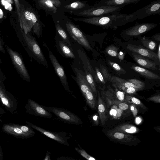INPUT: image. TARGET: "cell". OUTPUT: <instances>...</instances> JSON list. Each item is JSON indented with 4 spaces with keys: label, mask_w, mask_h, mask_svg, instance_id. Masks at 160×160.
Listing matches in <instances>:
<instances>
[{
    "label": "cell",
    "mask_w": 160,
    "mask_h": 160,
    "mask_svg": "<svg viewBox=\"0 0 160 160\" xmlns=\"http://www.w3.org/2000/svg\"><path fill=\"white\" fill-rule=\"evenodd\" d=\"M117 12L106 16L85 18H75V21H81L97 26L104 29H117L119 27L137 20L134 12L131 14H122Z\"/></svg>",
    "instance_id": "1"
},
{
    "label": "cell",
    "mask_w": 160,
    "mask_h": 160,
    "mask_svg": "<svg viewBox=\"0 0 160 160\" xmlns=\"http://www.w3.org/2000/svg\"><path fill=\"white\" fill-rule=\"evenodd\" d=\"M76 77L72 76L79 86L81 91L85 98L86 102L92 109H96V96L88 83L85 73L77 68L75 69Z\"/></svg>",
    "instance_id": "2"
},
{
    "label": "cell",
    "mask_w": 160,
    "mask_h": 160,
    "mask_svg": "<svg viewBox=\"0 0 160 160\" xmlns=\"http://www.w3.org/2000/svg\"><path fill=\"white\" fill-rule=\"evenodd\" d=\"M157 23H137L134 25L123 30L120 35L125 41L135 38H140L141 36L155 28Z\"/></svg>",
    "instance_id": "3"
},
{
    "label": "cell",
    "mask_w": 160,
    "mask_h": 160,
    "mask_svg": "<svg viewBox=\"0 0 160 160\" xmlns=\"http://www.w3.org/2000/svg\"><path fill=\"white\" fill-rule=\"evenodd\" d=\"M124 7L99 6L94 7L74 14L77 16L88 18L99 17L106 16L117 12H120Z\"/></svg>",
    "instance_id": "4"
},
{
    "label": "cell",
    "mask_w": 160,
    "mask_h": 160,
    "mask_svg": "<svg viewBox=\"0 0 160 160\" xmlns=\"http://www.w3.org/2000/svg\"><path fill=\"white\" fill-rule=\"evenodd\" d=\"M42 106L48 111L53 113L65 123L75 125L82 123L81 120L77 115L67 109L59 108Z\"/></svg>",
    "instance_id": "5"
},
{
    "label": "cell",
    "mask_w": 160,
    "mask_h": 160,
    "mask_svg": "<svg viewBox=\"0 0 160 160\" xmlns=\"http://www.w3.org/2000/svg\"><path fill=\"white\" fill-rule=\"evenodd\" d=\"M21 31L28 48L37 58V60L40 63L48 68L46 60L35 38L30 35L28 33L25 34L22 29Z\"/></svg>",
    "instance_id": "6"
},
{
    "label": "cell",
    "mask_w": 160,
    "mask_h": 160,
    "mask_svg": "<svg viewBox=\"0 0 160 160\" xmlns=\"http://www.w3.org/2000/svg\"><path fill=\"white\" fill-rule=\"evenodd\" d=\"M47 48L48 50V56L50 61L64 89L69 93L75 99H76V97L73 93L72 92L70 89L67 80V76L62 67L60 64L55 56L48 47H47Z\"/></svg>",
    "instance_id": "7"
},
{
    "label": "cell",
    "mask_w": 160,
    "mask_h": 160,
    "mask_svg": "<svg viewBox=\"0 0 160 160\" xmlns=\"http://www.w3.org/2000/svg\"><path fill=\"white\" fill-rule=\"evenodd\" d=\"M7 50L14 66L20 76L24 80L30 82V76L19 55L8 46Z\"/></svg>",
    "instance_id": "8"
},
{
    "label": "cell",
    "mask_w": 160,
    "mask_h": 160,
    "mask_svg": "<svg viewBox=\"0 0 160 160\" xmlns=\"http://www.w3.org/2000/svg\"><path fill=\"white\" fill-rule=\"evenodd\" d=\"M65 25L68 32L72 38L88 50H92L87 38L78 28L70 22H67Z\"/></svg>",
    "instance_id": "9"
},
{
    "label": "cell",
    "mask_w": 160,
    "mask_h": 160,
    "mask_svg": "<svg viewBox=\"0 0 160 160\" xmlns=\"http://www.w3.org/2000/svg\"><path fill=\"white\" fill-rule=\"evenodd\" d=\"M137 20H140L151 15L160 14V0H155L147 6L134 12Z\"/></svg>",
    "instance_id": "10"
},
{
    "label": "cell",
    "mask_w": 160,
    "mask_h": 160,
    "mask_svg": "<svg viewBox=\"0 0 160 160\" xmlns=\"http://www.w3.org/2000/svg\"><path fill=\"white\" fill-rule=\"evenodd\" d=\"M25 108L26 112L30 114L46 118H51L52 117V115L50 112L31 99L28 100Z\"/></svg>",
    "instance_id": "11"
},
{
    "label": "cell",
    "mask_w": 160,
    "mask_h": 160,
    "mask_svg": "<svg viewBox=\"0 0 160 160\" xmlns=\"http://www.w3.org/2000/svg\"><path fill=\"white\" fill-rule=\"evenodd\" d=\"M0 100L9 112H12L17 109V103L15 97L6 90L3 83L0 85Z\"/></svg>",
    "instance_id": "12"
},
{
    "label": "cell",
    "mask_w": 160,
    "mask_h": 160,
    "mask_svg": "<svg viewBox=\"0 0 160 160\" xmlns=\"http://www.w3.org/2000/svg\"><path fill=\"white\" fill-rule=\"evenodd\" d=\"M128 50L138 53L141 55L148 58L155 62L157 64H159V60L157 53L151 51L141 45L135 46L131 44H128L126 46Z\"/></svg>",
    "instance_id": "13"
},
{
    "label": "cell",
    "mask_w": 160,
    "mask_h": 160,
    "mask_svg": "<svg viewBox=\"0 0 160 160\" xmlns=\"http://www.w3.org/2000/svg\"><path fill=\"white\" fill-rule=\"evenodd\" d=\"M20 12L22 29L24 33L27 34L33 27L30 9H25L22 5L20 4Z\"/></svg>",
    "instance_id": "14"
},
{
    "label": "cell",
    "mask_w": 160,
    "mask_h": 160,
    "mask_svg": "<svg viewBox=\"0 0 160 160\" xmlns=\"http://www.w3.org/2000/svg\"><path fill=\"white\" fill-rule=\"evenodd\" d=\"M2 130L4 132L16 138L22 139L30 138L28 135L17 127L15 124H4L2 127Z\"/></svg>",
    "instance_id": "15"
},
{
    "label": "cell",
    "mask_w": 160,
    "mask_h": 160,
    "mask_svg": "<svg viewBox=\"0 0 160 160\" xmlns=\"http://www.w3.org/2000/svg\"><path fill=\"white\" fill-rule=\"evenodd\" d=\"M132 56L134 61L143 68L152 70L158 69L157 64L150 59L135 52H132Z\"/></svg>",
    "instance_id": "16"
},
{
    "label": "cell",
    "mask_w": 160,
    "mask_h": 160,
    "mask_svg": "<svg viewBox=\"0 0 160 160\" xmlns=\"http://www.w3.org/2000/svg\"><path fill=\"white\" fill-rule=\"evenodd\" d=\"M108 136L113 139L122 142H130L135 141L136 138L130 134L112 130L108 132Z\"/></svg>",
    "instance_id": "17"
},
{
    "label": "cell",
    "mask_w": 160,
    "mask_h": 160,
    "mask_svg": "<svg viewBox=\"0 0 160 160\" xmlns=\"http://www.w3.org/2000/svg\"><path fill=\"white\" fill-rule=\"evenodd\" d=\"M26 123L32 128L40 132L48 137L61 143H65V142L63 138L58 133L46 130L28 121H26Z\"/></svg>",
    "instance_id": "18"
},
{
    "label": "cell",
    "mask_w": 160,
    "mask_h": 160,
    "mask_svg": "<svg viewBox=\"0 0 160 160\" xmlns=\"http://www.w3.org/2000/svg\"><path fill=\"white\" fill-rule=\"evenodd\" d=\"M140 0H102L95 7L99 6H112L124 7L131 4L138 3Z\"/></svg>",
    "instance_id": "19"
},
{
    "label": "cell",
    "mask_w": 160,
    "mask_h": 160,
    "mask_svg": "<svg viewBox=\"0 0 160 160\" xmlns=\"http://www.w3.org/2000/svg\"><path fill=\"white\" fill-rule=\"evenodd\" d=\"M38 3L40 7L55 13L57 12L58 8L61 4L59 0H40L38 1Z\"/></svg>",
    "instance_id": "20"
},
{
    "label": "cell",
    "mask_w": 160,
    "mask_h": 160,
    "mask_svg": "<svg viewBox=\"0 0 160 160\" xmlns=\"http://www.w3.org/2000/svg\"><path fill=\"white\" fill-rule=\"evenodd\" d=\"M34 32L38 38L42 36L43 25L38 15L33 11L30 10Z\"/></svg>",
    "instance_id": "21"
},
{
    "label": "cell",
    "mask_w": 160,
    "mask_h": 160,
    "mask_svg": "<svg viewBox=\"0 0 160 160\" xmlns=\"http://www.w3.org/2000/svg\"><path fill=\"white\" fill-rule=\"evenodd\" d=\"M97 94H98V112L101 122L102 124L104 125L107 120V110L105 104L100 97L98 91L97 92Z\"/></svg>",
    "instance_id": "22"
},
{
    "label": "cell",
    "mask_w": 160,
    "mask_h": 160,
    "mask_svg": "<svg viewBox=\"0 0 160 160\" xmlns=\"http://www.w3.org/2000/svg\"><path fill=\"white\" fill-rule=\"evenodd\" d=\"M131 68L142 76L147 78L157 80L160 77L156 74L143 68L136 66H132Z\"/></svg>",
    "instance_id": "23"
},
{
    "label": "cell",
    "mask_w": 160,
    "mask_h": 160,
    "mask_svg": "<svg viewBox=\"0 0 160 160\" xmlns=\"http://www.w3.org/2000/svg\"><path fill=\"white\" fill-rule=\"evenodd\" d=\"M112 130L129 134L136 133L139 131L138 128L134 126L129 124L120 125Z\"/></svg>",
    "instance_id": "24"
},
{
    "label": "cell",
    "mask_w": 160,
    "mask_h": 160,
    "mask_svg": "<svg viewBox=\"0 0 160 160\" xmlns=\"http://www.w3.org/2000/svg\"><path fill=\"white\" fill-rule=\"evenodd\" d=\"M141 40L143 46L146 48L153 52L156 50L157 44L155 41L146 37L145 36H144Z\"/></svg>",
    "instance_id": "25"
},
{
    "label": "cell",
    "mask_w": 160,
    "mask_h": 160,
    "mask_svg": "<svg viewBox=\"0 0 160 160\" xmlns=\"http://www.w3.org/2000/svg\"><path fill=\"white\" fill-rule=\"evenodd\" d=\"M83 67L84 69V73L87 81L90 86L95 96H96L97 94V91L93 77L86 67L84 65Z\"/></svg>",
    "instance_id": "26"
},
{
    "label": "cell",
    "mask_w": 160,
    "mask_h": 160,
    "mask_svg": "<svg viewBox=\"0 0 160 160\" xmlns=\"http://www.w3.org/2000/svg\"><path fill=\"white\" fill-rule=\"evenodd\" d=\"M58 43L60 48L65 56L68 58H75V56L73 52L64 42L60 41Z\"/></svg>",
    "instance_id": "27"
},
{
    "label": "cell",
    "mask_w": 160,
    "mask_h": 160,
    "mask_svg": "<svg viewBox=\"0 0 160 160\" xmlns=\"http://www.w3.org/2000/svg\"><path fill=\"white\" fill-rule=\"evenodd\" d=\"M55 28L64 40V42H67L71 47L72 46L71 44L69 41L68 35L64 30L58 23L56 24Z\"/></svg>",
    "instance_id": "28"
},
{
    "label": "cell",
    "mask_w": 160,
    "mask_h": 160,
    "mask_svg": "<svg viewBox=\"0 0 160 160\" xmlns=\"http://www.w3.org/2000/svg\"><path fill=\"white\" fill-rule=\"evenodd\" d=\"M122 110L120 109L116 105H113L111 108L109 114L113 119H119L122 116Z\"/></svg>",
    "instance_id": "29"
},
{
    "label": "cell",
    "mask_w": 160,
    "mask_h": 160,
    "mask_svg": "<svg viewBox=\"0 0 160 160\" xmlns=\"http://www.w3.org/2000/svg\"><path fill=\"white\" fill-rule=\"evenodd\" d=\"M119 48L113 44L108 46L105 49V52L109 55L115 58H118Z\"/></svg>",
    "instance_id": "30"
},
{
    "label": "cell",
    "mask_w": 160,
    "mask_h": 160,
    "mask_svg": "<svg viewBox=\"0 0 160 160\" xmlns=\"http://www.w3.org/2000/svg\"><path fill=\"white\" fill-rule=\"evenodd\" d=\"M108 64L117 72L119 75L126 73L125 70L116 62L108 60Z\"/></svg>",
    "instance_id": "31"
},
{
    "label": "cell",
    "mask_w": 160,
    "mask_h": 160,
    "mask_svg": "<svg viewBox=\"0 0 160 160\" xmlns=\"http://www.w3.org/2000/svg\"><path fill=\"white\" fill-rule=\"evenodd\" d=\"M85 4L82 2L76 1L73 2L69 4L66 5L64 7L69 10H77L83 8Z\"/></svg>",
    "instance_id": "32"
},
{
    "label": "cell",
    "mask_w": 160,
    "mask_h": 160,
    "mask_svg": "<svg viewBox=\"0 0 160 160\" xmlns=\"http://www.w3.org/2000/svg\"><path fill=\"white\" fill-rule=\"evenodd\" d=\"M15 125L19 128L24 133L28 135L30 138L34 135L35 132L29 126L20 125L15 124Z\"/></svg>",
    "instance_id": "33"
},
{
    "label": "cell",
    "mask_w": 160,
    "mask_h": 160,
    "mask_svg": "<svg viewBox=\"0 0 160 160\" xmlns=\"http://www.w3.org/2000/svg\"><path fill=\"white\" fill-rule=\"evenodd\" d=\"M125 101L132 103L133 104L138 106L141 108L144 109L145 108V107L141 101L139 99L135 97L127 96L125 98Z\"/></svg>",
    "instance_id": "34"
},
{
    "label": "cell",
    "mask_w": 160,
    "mask_h": 160,
    "mask_svg": "<svg viewBox=\"0 0 160 160\" xmlns=\"http://www.w3.org/2000/svg\"><path fill=\"white\" fill-rule=\"evenodd\" d=\"M100 69L104 79H105L106 81L110 82L112 76L109 73L106 67L101 64L100 65Z\"/></svg>",
    "instance_id": "35"
},
{
    "label": "cell",
    "mask_w": 160,
    "mask_h": 160,
    "mask_svg": "<svg viewBox=\"0 0 160 160\" xmlns=\"http://www.w3.org/2000/svg\"><path fill=\"white\" fill-rule=\"evenodd\" d=\"M76 151L82 156L86 159L87 160H97L88 154L84 149H79L76 147L75 148Z\"/></svg>",
    "instance_id": "36"
},
{
    "label": "cell",
    "mask_w": 160,
    "mask_h": 160,
    "mask_svg": "<svg viewBox=\"0 0 160 160\" xmlns=\"http://www.w3.org/2000/svg\"><path fill=\"white\" fill-rule=\"evenodd\" d=\"M17 12L18 18L20 24V26L22 29V25L21 21V12H20V4L18 0H14Z\"/></svg>",
    "instance_id": "37"
},
{
    "label": "cell",
    "mask_w": 160,
    "mask_h": 160,
    "mask_svg": "<svg viewBox=\"0 0 160 160\" xmlns=\"http://www.w3.org/2000/svg\"><path fill=\"white\" fill-rule=\"evenodd\" d=\"M128 81L138 86L142 89H143L145 87V84L143 82L135 78L128 79Z\"/></svg>",
    "instance_id": "38"
},
{
    "label": "cell",
    "mask_w": 160,
    "mask_h": 160,
    "mask_svg": "<svg viewBox=\"0 0 160 160\" xmlns=\"http://www.w3.org/2000/svg\"><path fill=\"white\" fill-rule=\"evenodd\" d=\"M115 94L116 98L119 101L121 102H124L125 101V95L123 92L117 90Z\"/></svg>",
    "instance_id": "39"
},
{
    "label": "cell",
    "mask_w": 160,
    "mask_h": 160,
    "mask_svg": "<svg viewBox=\"0 0 160 160\" xmlns=\"http://www.w3.org/2000/svg\"><path fill=\"white\" fill-rule=\"evenodd\" d=\"M95 70L97 76L98 78V81H99L102 83L105 84V81L104 80L103 77L99 68H98L96 67Z\"/></svg>",
    "instance_id": "40"
},
{
    "label": "cell",
    "mask_w": 160,
    "mask_h": 160,
    "mask_svg": "<svg viewBox=\"0 0 160 160\" xmlns=\"http://www.w3.org/2000/svg\"><path fill=\"white\" fill-rule=\"evenodd\" d=\"M140 90L139 89L135 88H126L123 91L129 94H133L135 93L137 91Z\"/></svg>",
    "instance_id": "41"
},
{
    "label": "cell",
    "mask_w": 160,
    "mask_h": 160,
    "mask_svg": "<svg viewBox=\"0 0 160 160\" xmlns=\"http://www.w3.org/2000/svg\"><path fill=\"white\" fill-rule=\"evenodd\" d=\"M148 100L157 103H160V96L159 95L147 98Z\"/></svg>",
    "instance_id": "42"
},
{
    "label": "cell",
    "mask_w": 160,
    "mask_h": 160,
    "mask_svg": "<svg viewBox=\"0 0 160 160\" xmlns=\"http://www.w3.org/2000/svg\"><path fill=\"white\" fill-rule=\"evenodd\" d=\"M118 107L120 109L122 110H126L128 109L129 108V106L128 104L123 102L119 103Z\"/></svg>",
    "instance_id": "43"
},
{
    "label": "cell",
    "mask_w": 160,
    "mask_h": 160,
    "mask_svg": "<svg viewBox=\"0 0 160 160\" xmlns=\"http://www.w3.org/2000/svg\"><path fill=\"white\" fill-rule=\"evenodd\" d=\"M147 38L155 41L159 42L160 41V33L156 34L151 37Z\"/></svg>",
    "instance_id": "44"
},
{
    "label": "cell",
    "mask_w": 160,
    "mask_h": 160,
    "mask_svg": "<svg viewBox=\"0 0 160 160\" xmlns=\"http://www.w3.org/2000/svg\"><path fill=\"white\" fill-rule=\"evenodd\" d=\"M131 111L134 117L136 116L138 113V111L135 106L134 104H131L130 107Z\"/></svg>",
    "instance_id": "45"
},
{
    "label": "cell",
    "mask_w": 160,
    "mask_h": 160,
    "mask_svg": "<svg viewBox=\"0 0 160 160\" xmlns=\"http://www.w3.org/2000/svg\"><path fill=\"white\" fill-rule=\"evenodd\" d=\"M98 116L96 114L92 116V120L94 124L96 125H98Z\"/></svg>",
    "instance_id": "46"
},
{
    "label": "cell",
    "mask_w": 160,
    "mask_h": 160,
    "mask_svg": "<svg viewBox=\"0 0 160 160\" xmlns=\"http://www.w3.org/2000/svg\"><path fill=\"white\" fill-rule=\"evenodd\" d=\"M125 54V53H123L122 52H118V58L119 59L122 60L123 59Z\"/></svg>",
    "instance_id": "47"
},
{
    "label": "cell",
    "mask_w": 160,
    "mask_h": 160,
    "mask_svg": "<svg viewBox=\"0 0 160 160\" xmlns=\"http://www.w3.org/2000/svg\"><path fill=\"white\" fill-rule=\"evenodd\" d=\"M3 159V151L0 144V160H2Z\"/></svg>",
    "instance_id": "48"
},
{
    "label": "cell",
    "mask_w": 160,
    "mask_h": 160,
    "mask_svg": "<svg viewBox=\"0 0 160 160\" xmlns=\"http://www.w3.org/2000/svg\"><path fill=\"white\" fill-rule=\"evenodd\" d=\"M0 51L2 52L5 53V51L2 44V42L0 39Z\"/></svg>",
    "instance_id": "49"
},
{
    "label": "cell",
    "mask_w": 160,
    "mask_h": 160,
    "mask_svg": "<svg viewBox=\"0 0 160 160\" xmlns=\"http://www.w3.org/2000/svg\"><path fill=\"white\" fill-rule=\"evenodd\" d=\"M158 56V59L160 61V44L159 43L158 46V53H157Z\"/></svg>",
    "instance_id": "50"
},
{
    "label": "cell",
    "mask_w": 160,
    "mask_h": 160,
    "mask_svg": "<svg viewBox=\"0 0 160 160\" xmlns=\"http://www.w3.org/2000/svg\"><path fill=\"white\" fill-rule=\"evenodd\" d=\"M141 120L139 117H137L136 118L135 122L137 124H139L140 123Z\"/></svg>",
    "instance_id": "51"
},
{
    "label": "cell",
    "mask_w": 160,
    "mask_h": 160,
    "mask_svg": "<svg viewBox=\"0 0 160 160\" xmlns=\"http://www.w3.org/2000/svg\"><path fill=\"white\" fill-rule=\"evenodd\" d=\"M5 78L3 76L0 75V85L2 83V82L5 80Z\"/></svg>",
    "instance_id": "52"
},
{
    "label": "cell",
    "mask_w": 160,
    "mask_h": 160,
    "mask_svg": "<svg viewBox=\"0 0 160 160\" xmlns=\"http://www.w3.org/2000/svg\"><path fill=\"white\" fill-rule=\"evenodd\" d=\"M44 160H51L50 155L49 153H48L47 154Z\"/></svg>",
    "instance_id": "53"
},
{
    "label": "cell",
    "mask_w": 160,
    "mask_h": 160,
    "mask_svg": "<svg viewBox=\"0 0 160 160\" xmlns=\"http://www.w3.org/2000/svg\"><path fill=\"white\" fill-rule=\"evenodd\" d=\"M4 110L0 107V114H2L5 113Z\"/></svg>",
    "instance_id": "54"
},
{
    "label": "cell",
    "mask_w": 160,
    "mask_h": 160,
    "mask_svg": "<svg viewBox=\"0 0 160 160\" xmlns=\"http://www.w3.org/2000/svg\"><path fill=\"white\" fill-rule=\"evenodd\" d=\"M1 60L0 59V63H1Z\"/></svg>",
    "instance_id": "55"
},
{
    "label": "cell",
    "mask_w": 160,
    "mask_h": 160,
    "mask_svg": "<svg viewBox=\"0 0 160 160\" xmlns=\"http://www.w3.org/2000/svg\"></svg>",
    "instance_id": "56"
}]
</instances>
